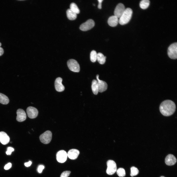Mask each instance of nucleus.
<instances>
[{"label":"nucleus","mask_w":177,"mask_h":177,"mask_svg":"<svg viewBox=\"0 0 177 177\" xmlns=\"http://www.w3.org/2000/svg\"><path fill=\"white\" fill-rule=\"evenodd\" d=\"M177 159L173 155L169 154L167 155L165 159L166 164L169 166L174 165L177 162Z\"/></svg>","instance_id":"obj_14"},{"label":"nucleus","mask_w":177,"mask_h":177,"mask_svg":"<svg viewBox=\"0 0 177 177\" xmlns=\"http://www.w3.org/2000/svg\"><path fill=\"white\" fill-rule=\"evenodd\" d=\"M1 43L0 42V47L1 46Z\"/></svg>","instance_id":"obj_34"},{"label":"nucleus","mask_w":177,"mask_h":177,"mask_svg":"<svg viewBox=\"0 0 177 177\" xmlns=\"http://www.w3.org/2000/svg\"><path fill=\"white\" fill-rule=\"evenodd\" d=\"M164 177V176H161V177Z\"/></svg>","instance_id":"obj_35"},{"label":"nucleus","mask_w":177,"mask_h":177,"mask_svg":"<svg viewBox=\"0 0 177 177\" xmlns=\"http://www.w3.org/2000/svg\"><path fill=\"white\" fill-rule=\"evenodd\" d=\"M44 168V165H39L37 168L38 171L39 173H41Z\"/></svg>","instance_id":"obj_29"},{"label":"nucleus","mask_w":177,"mask_h":177,"mask_svg":"<svg viewBox=\"0 0 177 177\" xmlns=\"http://www.w3.org/2000/svg\"><path fill=\"white\" fill-rule=\"evenodd\" d=\"M66 15L68 18L70 20H75L77 17V14L72 11L70 9L67 10Z\"/></svg>","instance_id":"obj_19"},{"label":"nucleus","mask_w":177,"mask_h":177,"mask_svg":"<svg viewBox=\"0 0 177 177\" xmlns=\"http://www.w3.org/2000/svg\"><path fill=\"white\" fill-rule=\"evenodd\" d=\"M62 79L60 77L57 78L55 81V89L58 92H62L65 89L64 86L62 83Z\"/></svg>","instance_id":"obj_12"},{"label":"nucleus","mask_w":177,"mask_h":177,"mask_svg":"<svg viewBox=\"0 0 177 177\" xmlns=\"http://www.w3.org/2000/svg\"><path fill=\"white\" fill-rule=\"evenodd\" d=\"M91 88L93 94L97 95L98 92V87L97 80H93L92 82Z\"/></svg>","instance_id":"obj_18"},{"label":"nucleus","mask_w":177,"mask_h":177,"mask_svg":"<svg viewBox=\"0 0 177 177\" xmlns=\"http://www.w3.org/2000/svg\"><path fill=\"white\" fill-rule=\"evenodd\" d=\"M125 9L124 5L122 3H118L116 6L114 11V15L118 18L120 17Z\"/></svg>","instance_id":"obj_8"},{"label":"nucleus","mask_w":177,"mask_h":177,"mask_svg":"<svg viewBox=\"0 0 177 177\" xmlns=\"http://www.w3.org/2000/svg\"><path fill=\"white\" fill-rule=\"evenodd\" d=\"M11 166V163H8L4 166V169L6 170H7L10 169Z\"/></svg>","instance_id":"obj_30"},{"label":"nucleus","mask_w":177,"mask_h":177,"mask_svg":"<svg viewBox=\"0 0 177 177\" xmlns=\"http://www.w3.org/2000/svg\"><path fill=\"white\" fill-rule=\"evenodd\" d=\"M133 11L130 8L125 9L124 13L119 18V23L121 25H123L128 23L132 17Z\"/></svg>","instance_id":"obj_2"},{"label":"nucleus","mask_w":177,"mask_h":177,"mask_svg":"<svg viewBox=\"0 0 177 177\" xmlns=\"http://www.w3.org/2000/svg\"><path fill=\"white\" fill-rule=\"evenodd\" d=\"M167 53L168 56L172 59H176L177 58V43H174L168 48Z\"/></svg>","instance_id":"obj_3"},{"label":"nucleus","mask_w":177,"mask_h":177,"mask_svg":"<svg viewBox=\"0 0 177 177\" xmlns=\"http://www.w3.org/2000/svg\"><path fill=\"white\" fill-rule=\"evenodd\" d=\"M107 173L110 175L113 174L117 171V165L116 162L113 160H109L107 162Z\"/></svg>","instance_id":"obj_6"},{"label":"nucleus","mask_w":177,"mask_h":177,"mask_svg":"<svg viewBox=\"0 0 177 177\" xmlns=\"http://www.w3.org/2000/svg\"><path fill=\"white\" fill-rule=\"evenodd\" d=\"M150 4V1L148 0H143L140 2L139 5L142 9H145L149 6Z\"/></svg>","instance_id":"obj_22"},{"label":"nucleus","mask_w":177,"mask_h":177,"mask_svg":"<svg viewBox=\"0 0 177 177\" xmlns=\"http://www.w3.org/2000/svg\"><path fill=\"white\" fill-rule=\"evenodd\" d=\"M130 175L132 177H133L137 175L138 174L139 171L138 169L135 167H132L131 168Z\"/></svg>","instance_id":"obj_26"},{"label":"nucleus","mask_w":177,"mask_h":177,"mask_svg":"<svg viewBox=\"0 0 177 177\" xmlns=\"http://www.w3.org/2000/svg\"><path fill=\"white\" fill-rule=\"evenodd\" d=\"M79 153V151L78 150L76 149H72L69 151L67 155L69 159L74 160L77 158Z\"/></svg>","instance_id":"obj_15"},{"label":"nucleus","mask_w":177,"mask_h":177,"mask_svg":"<svg viewBox=\"0 0 177 177\" xmlns=\"http://www.w3.org/2000/svg\"><path fill=\"white\" fill-rule=\"evenodd\" d=\"M9 101L8 97L4 94L0 93V103L2 104H8Z\"/></svg>","instance_id":"obj_21"},{"label":"nucleus","mask_w":177,"mask_h":177,"mask_svg":"<svg viewBox=\"0 0 177 177\" xmlns=\"http://www.w3.org/2000/svg\"><path fill=\"white\" fill-rule=\"evenodd\" d=\"M106 57L101 53H98L97 54V60L101 64H104L105 62Z\"/></svg>","instance_id":"obj_20"},{"label":"nucleus","mask_w":177,"mask_h":177,"mask_svg":"<svg viewBox=\"0 0 177 177\" xmlns=\"http://www.w3.org/2000/svg\"><path fill=\"white\" fill-rule=\"evenodd\" d=\"M4 52L3 48L0 47V56H2Z\"/></svg>","instance_id":"obj_33"},{"label":"nucleus","mask_w":177,"mask_h":177,"mask_svg":"<svg viewBox=\"0 0 177 177\" xmlns=\"http://www.w3.org/2000/svg\"><path fill=\"white\" fill-rule=\"evenodd\" d=\"M97 54L94 50H92L90 53V59L91 62H94L97 60Z\"/></svg>","instance_id":"obj_24"},{"label":"nucleus","mask_w":177,"mask_h":177,"mask_svg":"<svg viewBox=\"0 0 177 177\" xmlns=\"http://www.w3.org/2000/svg\"><path fill=\"white\" fill-rule=\"evenodd\" d=\"M71 173L70 171H64L61 173L60 177H68L69 176Z\"/></svg>","instance_id":"obj_27"},{"label":"nucleus","mask_w":177,"mask_h":177,"mask_svg":"<svg viewBox=\"0 0 177 177\" xmlns=\"http://www.w3.org/2000/svg\"><path fill=\"white\" fill-rule=\"evenodd\" d=\"M94 25V21L92 19H90L82 24L80 26L79 29L82 31H86L92 28Z\"/></svg>","instance_id":"obj_7"},{"label":"nucleus","mask_w":177,"mask_h":177,"mask_svg":"<svg viewBox=\"0 0 177 177\" xmlns=\"http://www.w3.org/2000/svg\"><path fill=\"white\" fill-rule=\"evenodd\" d=\"M17 116L16 119L17 121L21 122L25 120L26 119V115L25 111L22 109H19L16 112Z\"/></svg>","instance_id":"obj_13"},{"label":"nucleus","mask_w":177,"mask_h":177,"mask_svg":"<svg viewBox=\"0 0 177 177\" xmlns=\"http://www.w3.org/2000/svg\"><path fill=\"white\" fill-rule=\"evenodd\" d=\"M31 164V162L30 161L28 162L25 163H24V165L26 167H28L30 166Z\"/></svg>","instance_id":"obj_32"},{"label":"nucleus","mask_w":177,"mask_h":177,"mask_svg":"<svg viewBox=\"0 0 177 177\" xmlns=\"http://www.w3.org/2000/svg\"><path fill=\"white\" fill-rule=\"evenodd\" d=\"M67 64L68 68L71 71L75 72H79V65L75 60L73 59L69 60L67 61Z\"/></svg>","instance_id":"obj_5"},{"label":"nucleus","mask_w":177,"mask_h":177,"mask_svg":"<svg viewBox=\"0 0 177 177\" xmlns=\"http://www.w3.org/2000/svg\"><path fill=\"white\" fill-rule=\"evenodd\" d=\"M52 136V133L51 131H47L40 135L39 139L41 142L45 144H47L51 141Z\"/></svg>","instance_id":"obj_4"},{"label":"nucleus","mask_w":177,"mask_h":177,"mask_svg":"<svg viewBox=\"0 0 177 177\" xmlns=\"http://www.w3.org/2000/svg\"><path fill=\"white\" fill-rule=\"evenodd\" d=\"M70 9L72 11L76 14H79L80 12V11L76 4L74 3H72L70 5Z\"/></svg>","instance_id":"obj_23"},{"label":"nucleus","mask_w":177,"mask_h":177,"mask_svg":"<svg viewBox=\"0 0 177 177\" xmlns=\"http://www.w3.org/2000/svg\"><path fill=\"white\" fill-rule=\"evenodd\" d=\"M118 18L115 15L110 17L108 20V23L110 26L115 27L116 26L118 22Z\"/></svg>","instance_id":"obj_17"},{"label":"nucleus","mask_w":177,"mask_h":177,"mask_svg":"<svg viewBox=\"0 0 177 177\" xmlns=\"http://www.w3.org/2000/svg\"><path fill=\"white\" fill-rule=\"evenodd\" d=\"M9 136L6 133L4 132H0V142L2 144L5 145L9 142Z\"/></svg>","instance_id":"obj_16"},{"label":"nucleus","mask_w":177,"mask_h":177,"mask_svg":"<svg viewBox=\"0 0 177 177\" xmlns=\"http://www.w3.org/2000/svg\"><path fill=\"white\" fill-rule=\"evenodd\" d=\"M98 8L101 9L102 8V1H103V0H98Z\"/></svg>","instance_id":"obj_31"},{"label":"nucleus","mask_w":177,"mask_h":177,"mask_svg":"<svg viewBox=\"0 0 177 177\" xmlns=\"http://www.w3.org/2000/svg\"><path fill=\"white\" fill-rule=\"evenodd\" d=\"M160 110L161 113L166 116H170L175 112L176 106L175 103L170 100L163 101L160 106Z\"/></svg>","instance_id":"obj_1"},{"label":"nucleus","mask_w":177,"mask_h":177,"mask_svg":"<svg viewBox=\"0 0 177 177\" xmlns=\"http://www.w3.org/2000/svg\"><path fill=\"white\" fill-rule=\"evenodd\" d=\"M96 78L98 81L99 92H102L105 91L107 88V83L105 81L99 79V75H97Z\"/></svg>","instance_id":"obj_11"},{"label":"nucleus","mask_w":177,"mask_h":177,"mask_svg":"<svg viewBox=\"0 0 177 177\" xmlns=\"http://www.w3.org/2000/svg\"><path fill=\"white\" fill-rule=\"evenodd\" d=\"M14 149L13 148L10 147H8L7 148L6 153L7 155H10L12 152L14 151Z\"/></svg>","instance_id":"obj_28"},{"label":"nucleus","mask_w":177,"mask_h":177,"mask_svg":"<svg viewBox=\"0 0 177 177\" xmlns=\"http://www.w3.org/2000/svg\"><path fill=\"white\" fill-rule=\"evenodd\" d=\"M26 111L28 117L31 119L36 118L38 113V110L32 106L28 107Z\"/></svg>","instance_id":"obj_10"},{"label":"nucleus","mask_w":177,"mask_h":177,"mask_svg":"<svg viewBox=\"0 0 177 177\" xmlns=\"http://www.w3.org/2000/svg\"><path fill=\"white\" fill-rule=\"evenodd\" d=\"M67 152L63 150L59 151L57 153V160L60 163H63L65 162L67 160Z\"/></svg>","instance_id":"obj_9"},{"label":"nucleus","mask_w":177,"mask_h":177,"mask_svg":"<svg viewBox=\"0 0 177 177\" xmlns=\"http://www.w3.org/2000/svg\"><path fill=\"white\" fill-rule=\"evenodd\" d=\"M117 173L118 176L120 177H124L126 175L124 169L122 168H118L117 171Z\"/></svg>","instance_id":"obj_25"}]
</instances>
